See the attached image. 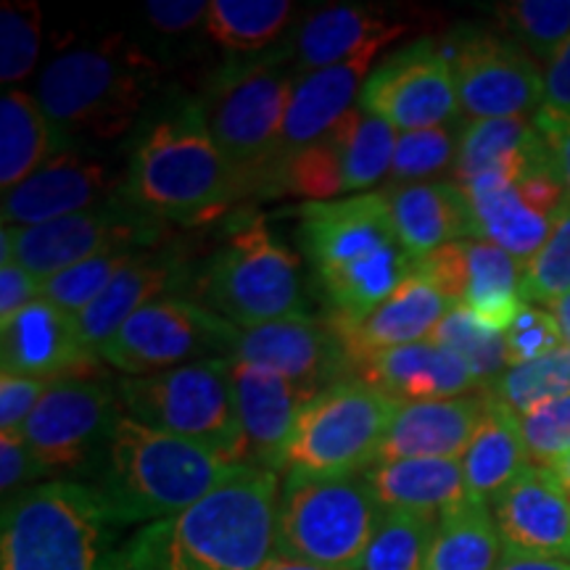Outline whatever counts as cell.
<instances>
[{"mask_svg": "<svg viewBox=\"0 0 570 570\" xmlns=\"http://www.w3.org/2000/svg\"><path fill=\"white\" fill-rule=\"evenodd\" d=\"M246 185L219 151L202 98L173 92L151 104L135 132L119 196L159 223L219 217Z\"/></svg>", "mask_w": 570, "mask_h": 570, "instance_id": "6da1fadb", "label": "cell"}, {"mask_svg": "<svg viewBox=\"0 0 570 570\" xmlns=\"http://www.w3.org/2000/svg\"><path fill=\"white\" fill-rule=\"evenodd\" d=\"M281 483L273 470L235 465L204 499L142 525L125 547L127 570H259L273 554Z\"/></svg>", "mask_w": 570, "mask_h": 570, "instance_id": "7a4b0ae2", "label": "cell"}, {"mask_svg": "<svg viewBox=\"0 0 570 570\" xmlns=\"http://www.w3.org/2000/svg\"><path fill=\"white\" fill-rule=\"evenodd\" d=\"M298 238L333 306V323L365 320L417 267L399 238L383 190L302 204Z\"/></svg>", "mask_w": 570, "mask_h": 570, "instance_id": "3957f363", "label": "cell"}, {"mask_svg": "<svg viewBox=\"0 0 570 570\" xmlns=\"http://www.w3.org/2000/svg\"><path fill=\"white\" fill-rule=\"evenodd\" d=\"M233 468L235 462L214 449L154 431L122 412L92 489L117 525H151L180 515L217 489Z\"/></svg>", "mask_w": 570, "mask_h": 570, "instance_id": "277c9868", "label": "cell"}, {"mask_svg": "<svg viewBox=\"0 0 570 570\" xmlns=\"http://www.w3.org/2000/svg\"><path fill=\"white\" fill-rule=\"evenodd\" d=\"M159 67L122 38L75 48L40 71L35 96L61 148L119 138L151 109Z\"/></svg>", "mask_w": 570, "mask_h": 570, "instance_id": "5b68a950", "label": "cell"}, {"mask_svg": "<svg viewBox=\"0 0 570 570\" xmlns=\"http://www.w3.org/2000/svg\"><path fill=\"white\" fill-rule=\"evenodd\" d=\"M119 529L92 483L42 481L3 502L0 570H127Z\"/></svg>", "mask_w": 570, "mask_h": 570, "instance_id": "8992f818", "label": "cell"}, {"mask_svg": "<svg viewBox=\"0 0 570 570\" xmlns=\"http://www.w3.org/2000/svg\"><path fill=\"white\" fill-rule=\"evenodd\" d=\"M296 80L291 46L238 56L209 77L202 96L206 122L246 190L252 185L265 188L273 173Z\"/></svg>", "mask_w": 570, "mask_h": 570, "instance_id": "52a82bcc", "label": "cell"}, {"mask_svg": "<svg viewBox=\"0 0 570 570\" xmlns=\"http://www.w3.org/2000/svg\"><path fill=\"white\" fill-rule=\"evenodd\" d=\"M383 510L360 475L285 473L275 512L273 552L331 570H356Z\"/></svg>", "mask_w": 570, "mask_h": 570, "instance_id": "ba28073f", "label": "cell"}, {"mask_svg": "<svg viewBox=\"0 0 570 570\" xmlns=\"http://www.w3.org/2000/svg\"><path fill=\"white\" fill-rule=\"evenodd\" d=\"M194 294L240 331L306 315L298 259L256 214L227 230L223 246L202 267Z\"/></svg>", "mask_w": 570, "mask_h": 570, "instance_id": "9c48e42d", "label": "cell"}, {"mask_svg": "<svg viewBox=\"0 0 570 570\" xmlns=\"http://www.w3.org/2000/svg\"><path fill=\"white\" fill-rule=\"evenodd\" d=\"M125 415L154 431L209 446L244 465L230 360H206L119 383Z\"/></svg>", "mask_w": 570, "mask_h": 570, "instance_id": "30bf717a", "label": "cell"}, {"mask_svg": "<svg viewBox=\"0 0 570 570\" xmlns=\"http://www.w3.org/2000/svg\"><path fill=\"white\" fill-rule=\"evenodd\" d=\"M399 404L360 377L306 402L285 454V473L360 475L375 465Z\"/></svg>", "mask_w": 570, "mask_h": 570, "instance_id": "8fae6325", "label": "cell"}, {"mask_svg": "<svg viewBox=\"0 0 570 570\" xmlns=\"http://www.w3.org/2000/svg\"><path fill=\"white\" fill-rule=\"evenodd\" d=\"M167 225L114 196L92 209L69 214L38 227H3L0 262H17L46 283L63 269L117 252H146L159 246Z\"/></svg>", "mask_w": 570, "mask_h": 570, "instance_id": "7c38bea8", "label": "cell"}, {"mask_svg": "<svg viewBox=\"0 0 570 570\" xmlns=\"http://www.w3.org/2000/svg\"><path fill=\"white\" fill-rule=\"evenodd\" d=\"M439 42L468 122L533 117L541 109L544 69L504 32L460 24Z\"/></svg>", "mask_w": 570, "mask_h": 570, "instance_id": "4fadbf2b", "label": "cell"}, {"mask_svg": "<svg viewBox=\"0 0 570 570\" xmlns=\"http://www.w3.org/2000/svg\"><path fill=\"white\" fill-rule=\"evenodd\" d=\"M238 336L240 327L206 306L167 296L135 312L104 346L101 360L127 377L154 375L194 362L233 360Z\"/></svg>", "mask_w": 570, "mask_h": 570, "instance_id": "5bb4252c", "label": "cell"}, {"mask_svg": "<svg viewBox=\"0 0 570 570\" xmlns=\"http://www.w3.org/2000/svg\"><path fill=\"white\" fill-rule=\"evenodd\" d=\"M122 412L114 383L90 375L63 377L48 386L21 436L42 475L82 473L98 468Z\"/></svg>", "mask_w": 570, "mask_h": 570, "instance_id": "9a60e30c", "label": "cell"}, {"mask_svg": "<svg viewBox=\"0 0 570 570\" xmlns=\"http://www.w3.org/2000/svg\"><path fill=\"white\" fill-rule=\"evenodd\" d=\"M360 106L396 132L454 122L460 101L441 42L433 38L412 40L377 61L362 85Z\"/></svg>", "mask_w": 570, "mask_h": 570, "instance_id": "2e32d148", "label": "cell"}, {"mask_svg": "<svg viewBox=\"0 0 570 570\" xmlns=\"http://www.w3.org/2000/svg\"><path fill=\"white\" fill-rule=\"evenodd\" d=\"M462 194L473 214L475 238L504 248L523 267L544 246L554 219L570 204L554 159L518 183L475 185Z\"/></svg>", "mask_w": 570, "mask_h": 570, "instance_id": "e0dca14e", "label": "cell"}, {"mask_svg": "<svg viewBox=\"0 0 570 570\" xmlns=\"http://www.w3.org/2000/svg\"><path fill=\"white\" fill-rule=\"evenodd\" d=\"M233 360L265 367L312 396L352 377V362L336 327L320 323L312 315L285 317L240 331Z\"/></svg>", "mask_w": 570, "mask_h": 570, "instance_id": "ac0fdd59", "label": "cell"}, {"mask_svg": "<svg viewBox=\"0 0 570 570\" xmlns=\"http://www.w3.org/2000/svg\"><path fill=\"white\" fill-rule=\"evenodd\" d=\"M415 9L377 3H338L306 17L291 40L296 75L336 67V63L377 56L391 42L415 30Z\"/></svg>", "mask_w": 570, "mask_h": 570, "instance_id": "d6986e66", "label": "cell"}, {"mask_svg": "<svg viewBox=\"0 0 570 570\" xmlns=\"http://www.w3.org/2000/svg\"><path fill=\"white\" fill-rule=\"evenodd\" d=\"M504 554L570 560V494L544 465H531L489 504Z\"/></svg>", "mask_w": 570, "mask_h": 570, "instance_id": "ffe728a7", "label": "cell"}, {"mask_svg": "<svg viewBox=\"0 0 570 570\" xmlns=\"http://www.w3.org/2000/svg\"><path fill=\"white\" fill-rule=\"evenodd\" d=\"M122 183L82 148H61L3 194V227H38L119 196Z\"/></svg>", "mask_w": 570, "mask_h": 570, "instance_id": "44dd1931", "label": "cell"}, {"mask_svg": "<svg viewBox=\"0 0 570 570\" xmlns=\"http://www.w3.org/2000/svg\"><path fill=\"white\" fill-rule=\"evenodd\" d=\"M0 360L3 373L46 383L88 375L101 362L85 346L77 317L48 298H35L9 325L0 327Z\"/></svg>", "mask_w": 570, "mask_h": 570, "instance_id": "7402d4cb", "label": "cell"}, {"mask_svg": "<svg viewBox=\"0 0 570 570\" xmlns=\"http://www.w3.org/2000/svg\"><path fill=\"white\" fill-rule=\"evenodd\" d=\"M238 404L244 465L285 473V454L298 415L312 394L265 367L230 360Z\"/></svg>", "mask_w": 570, "mask_h": 570, "instance_id": "603a6c76", "label": "cell"}, {"mask_svg": "<svg viewBox=\"0 0 570 570\" xmlns=\"http://www.w3.org/2000/svg\"><path fill=\"white\" fill-rule=\"evenodd\" d=\"M188 273V256L180 246L146 248L135 254L130 265L106 285L104 294L75 315L88 352L101 360L104 346L117 336L119 327L142 306L167 298L169 291L185 283Z\"/></svg>", "mask_w": 570, "mask_h": 570, "instance_id": "cb8c5ba5", "label": "cell"}, {"mask_svg": "<svg viewBox=\"0 0 570 570\" xmlns=\"http://www.w3.org/2000/svg\"><path fill=\"white\" fill-rule=\"evenodd\" d=\"M352 377H360L396 404L433 402L481 391L465 362L431 338L354 360Z\"/></svg>", "mask_w": 570, "mask_h": 570, "instance_id": "d4e9b609", "label": "cell"}, {"mask_svg": "<svg viewBox=\"0 0 570 570\" xmlns=\"http://www.w3.org/2000/svg\"><path fill=\"white\" fill-rule=\"evenodd\" d=\"M487 394L399 404L375 462L462 460L483 415Z\"/></svg>", "mask_w": 570, "mask_h": 570, "instance_id": "484cf974", "label": "cell"}, {"mask_svg": "<svg viewBox=\"0 0 570 570\" xmlns=\"http://www.w3.org/2000/svg\"><path fill=\"white\" fill-rule=\"evenodd\" d=\"M552 161L531 117L479 119L462 127L454 185L460 190L475 185L518 183L533 169Z\"/></svg>", "mask_w": 570, "mask_h": 570, "instance_id": "4316f807", "label": "cell"}, {"mask_svg": "<svg viewBox=\"0 0 570 570\" xmlns=\"http://www.w3.org/2000/svg\"><path fill=\"white\" fill-rule=\"evenodd\" d=\"M452 309L454 304L415 267V273L365 320H356V323L331 320V325L344 341L348 362H354L367 354L386 352V348L428 341Z\"/></svg>", "mask_w": 570, "mask_h": 570, "instance_id": "83f0119b", "label": "cell"}, {"mask_svg": "<svg viewBox=\"0 0 570 570\" xmlns=\"http://www.w3.org/2000/svg\"><path fill=\"white\" fill-rule=\"evenodd\" d=\"M375 59L377 56L367 53L360 56V59L298 77L275 164H281L285 156L312 146V142L323 140L360 104L362 85H365L370 71H373Z\"/></svg>", "mask_w": 570, "mask_h": 570, "instance_id": "f1b7e54d", "label": "cell"}, {"mask_svg": "<svg viewBox=\"0 0 570 570\" xmlns=\"http://www.w3.org/2000/svg\"><path fill=\"white\" fill-rule=\"evenodd\" d=\"M383 196L391 206L399 238L415 259H423L441 246L475 238L470 204L454 183L394 185L383 188Z\"/></svg>", "mask_w": 570, "mask_h": 570, "instance_id": "f546056e", "label": "cell"}, {"mask_svg": "<svg viewBox=\"0 0 570 570\" xmlns=\"http://www.w3.org/2000/svg\"><path fill=\"white\" fill-rule=\"evenodd\" d=\"M365 479L383 512L441 520L468 502L460 460L375 462Z\"/></svg>", "mask_w": 570, "mask_h": 570, "instance_id": "4dcf8cb0", "label": "cell"}, {"mask_svg": "<svg viewBox=\"0 0 570 570\" xmlns=\"http://www.w3.org/2000/svg\"><path fill=\"white\" fill-rule=\"evenodd\" d=\"M460 462L462 473H465L468 502L489 508L491 499L508 489L531 465L529 446H525L523 428H520L515 412L487 394L483 415Z\"/></svg>", "mask_w": 570, "mask_h": 570, "instance_id": "1f68e13d", "label": "cell"}, {"mask_svg": "<svg viewBox=\"0 0 570 570\" xmlns=\"http://www.w3.org/2000/svg\"><path fill=\"white\" fill-rule=\"evenodd\" d=\"M465 262L462 306L491 331L504 333L525 306L523 265L483 238H465Z\"/></svg>", "mask_w": 570, "mask_h": 570, "instance_id": "d6a6232c", "label": "cell"}, {"mask_svg": "<svg viewBox=\"0 0 570 570\" xmlns=\"http://www.w3.org/2000/svg\"><path fill=\"white\" fill-rule=\"evenodd\" d=\"M61 151L51 122L35 92L11 88L0 98V185L17 188Z\"/></svg>", "mask_w": 570, "mask_h": 570, "instance_id": "836d02e7", "label": "cell"}, {"mask_svg": "<svg viewBox=\"0 0 570 570\" xmlns=\"http://www.w3.org/2000/svg\"><path fill=\"white\" fill-rule=\"evenodd\" d=\"M504 558L487 504L465 502L439 520L425 570H497Z\"/></svg>", "mask_w": 570, "mask_h": 570, "instance_id": "e575fe53", "label": "cell"}, {"mask_svg": "<svg viewBox=\"0 0 570 570\" xmlns=\"http://www.w3.org/2000/svg\"><path fill=\"white\" fill-rule=\"evenodd\" d=\"M327 135L341 148L346 194L367 190L389 177L399 142V132L389 122L373 117L356 104Z\"/></svg>", "mask_w": 570, "mask_h": 570, "instance_id": "d590c367", "label": "cell"}, {"mask_svg": "<svg viewBox=\"0 0 570 570\" xmlns=\"http://www.w3.org/2000/svg\"><path fill=\"white\" fill-rule=\"evenodd\" d=\"M294 17L288 0H212L206 35L235 56L265 53Z\"/></svg>", "mask_w": 570, "mask_h": 570, "instance_id": "8d00e7d4", "label": "cell"}, {"mask_svg": "<svg viewBox=\"0 0 570 570\" xmlns=\"http://www.w3.org/2000/svg\"><path fill=\"white\" fill-rule=\"evenodd\" d=\"M265 185L273 188V194L304 198L306 204L336 202L341 194H346L338 142L325 135L323 140L285 156L281 164H275Z\"/></svg>", "mask_w": 570, "mask_h": 570, "instance_id": "74e56055", "label": "cell"}, {"mask_svg": "<svg viewBox=\"0 0 570 570\" xmlns=\"http://www.w3.org/2000/svg\"><path fill=\"white\" fill-rule=\"evenodd\" d=\"M499 32H504L541 69L570 40V0H512L497 6Z\"/></svg>", "mask_w": 570, "mask_h": 570, "instance_id": "f35d334b", "label": "cell"}, {"mask_svg": "<svg viewBox=\"0 0 570 570\" xmlns=\"http://www.w3.org/2000/svg\"><path fill=\"white\" fill-rule=\"evenodd\" d=\"M504 407H510L518 417L544 407L570 394V346L562 344L554 352L539 356V360L510 365L494 383L487 389Z\"/></svg>", "mask_w": 570, "mask_h": 570, "instance_id": "ab89813d", "label": "cell"}, {"mask_svg": "<svg viewBox=\"0 0 570 570\" xmlns=\"http://www.w3.org/2000/svg\"><path fill=\"white\" fill-rule=\"evenodd\" d=\"M431 341L458 354L479 381L481 391H487L510 367L504 333L491 331V327L479 323L465 306H454L433 331Z\"/></svg>", "mask_w": 570, "mask_h": 570, "instance_id": "60d3db41", "label": "cell"}, {"mask_svg": "<svg viewBox=\"0 0 570 570\" xmlns=\"http://www.w3.org/2000/svg\"><path fill=\"white\" fill-rule=\"evenodd\" d=\"M436 529L439 520L433 518L383 512L381 525L356 570H425Z\"/></svg>", "mask_w": 570, "mask_h": 570, "instance_id": "b9f144b4", "label": "cell"}, {"mask_svg": "<svg viewBox=\"0 0 570 570\" xmlns=\"http://www.w3.org/2000/svg\"><path fill=\"white\" fill-rule=\"evenodd\" d=\"M460 138L462 130H458L454 122L415 132H399L396 154L394 164H391L386 188L412 183H433V177L454 173Z\"/></svg>", "mask_w": 570, "mask_h": 570, "instance_id": "7bdbcfd3", "label": "cell"}, {"mask_svg": "<svg viewBox=\"0 0 570 570\" xmlns=\"http://www.w3.org/2000/svg\"><path fill=\"white\" fill-rule=\"evenodd\" d=\"M140 252H117L104 254L96 259L80 262V265L63 269V273L48 277L40 288V298L61 306L69 315H80L82 309L96 302L104 294L106 285L117 277L122 269L130 265L132 256Z\"/></svg>", "mask_w": 570, "mask_h": 570, "instance_id": "ee69618b", "label": "cell"}, {"mask_svg": "<svg viewBox=\"0 0 570 570\" xmlns=\"http://www.w3.org/2000/svg\"><path fill=\"white\" fill-rule=\"evenodd\" d=\"M42 13L32 0H6L0 6V80L21 82L40 53Z\"/></svg>", "mask_w": 570, "mask_h": 570, "instance_id": "f6af8a7d", "label": "cell"}, {"mask_svg": "<svg viewBox=\"0 0 570 570\" xmlns=\"http://www.w3.org/2000/svg\"><path fill=\"white\" fill-rule=\"evenodd\" d=\"M525 302L550 306L570 294V204L554 219L544 246L523 267Z\"/></svg>", "mask_w": 570, "mask_h": 570, "instance_id": "bcb514c9", "label": "cell"}, {"mask_svg": "<svg viewBox=\"0 0 570 570\" xmlns=\"http://www.w3.org/2000/svg\"><path fill=\"white\" fill-rule=\"evenodd\" d=\"M533 465L550 468L570 452V394L520 417Z\"/></svg>", "mask_w": 570, "mask_h": 570, "instance_id": "7dc6e473", "label": "cell"}, {"mask_svg": "<svg viewBox=\"0 0 570 570\" xmlns=\"http://www.w3.org/2000/svg\"><path fill=\"white\" fill-rule=\"evenodd\" d=\"M508 341L510 365H523V362L539 360V356L554 352L566 344L558 320L547 306L525 302L512 325L504 331Z\"/></svg>", "mask_w": 570, "mask_h": 570, "instance_id": "c3c4849f", "label": "cell"}, {"mask_svg": "<svg viewBox=\"0 0 570 570\" xmlns=\"http://www.w3.org/2000/svg\"><path fill=\"white\" fill-rule=\"evenodd\" d=\"M51 383L17 373H0V433L21 436Z\"/></svg>", "mask_w": 570, "mask_h": 570, "instance_id": "681fc988", "label": "cell"}, {"mask_svg": "<svg viewBox=\"0 0 570 570\" xmlns=\"http://www.w3.org/2000/svg\"><path fill=\"white\" fill-rule=\"evenodd\" d=\"M38 479H42V470L24 436L0 433V491H3V502L19 497L21 491L38 487L35 483Z\"/></svg>", "mask_w": 570, "mask_h": 570, "instance_id": "f907efd6", "label": "cell"}, {"mask_svg": "<svg viewBox=\"0 0 570 570\" xmlns=\"http://www.w3.org/2000/svg\"><path fill=\"white\" fill-rule=\"evenodd\" d=\"M209 3L206 0H151L146 3V19L161 35H185L206 24Z\"/></svg>", "mask_w": 570, "mask_h": 570, "instance_id": "816d5d0a", "label": "cell"}, {"mask_svg": "<svg viewBox=\"0 0 570 570\" xmlns=\"http://www.w3.org/2000/svg\"><path fill=\"white\" fill-rule=\"evenodd\" d=\"M533 127L541 135V140L550 148L554 167H558L560 180L566 185V194L570 202V114L541 106V109L531 117Z\"/></svg>", "mask_w": 570, "mask_h": 570, "instance_id": "f5cc1de1", "label": "cell"}, {"mask_svg": "<svg viewBox=\"0 0 570 570\" xmlns=\"http://www.w3.org/2000/svg\"><path fill=\"white\" fill-rule=\"evenodd\" d=\"M40 288L38 277L17 262H0V327L9 325L27 304L40 298Z\"/></svg>", "mask_w": 570, "mask_h": 570, "instance_id": "db71d44e", "label": "cell"}, {"mask_svg": "<svg viewBox=\"0 0 570 570\" xmlns=\"http://www.w3.org/2000/svg\"><path fill=\"white\" fill-rule=\"evenodd\" d=\"M541 106L570 114V40L544 69V104Z\"/></svg>", "mask_w": 570, "mask_h": 570, "instance_id": "11a10c76", "label": "cell"}, {"mask_svg": "<svg viewBox=\"0 0 570 570\" xmlns=\"http://www.w3.org/2000/svg\"><path fill=\"white\" fill-rule=\"evenodd\" d=\"M497 570H570V560L523 558V554H504Z\"/></svg>", "mask_w": 570, "mask_h": 570, "instance_id": "9f6ffc18", "label": "cell"}, {"mask_svg": "<svg viewBox=\"0 0 570 570\" xmlns=\"http://www.w3.org/2000/svg\"><path fill=\"white\" fill-rule=\"evenodd\" d=\"M259 570H331V568H320V566H312V562H304V560L288 558V554L273 552Z\"/></svg>", "mask_w": 570, "mask_h": 570, "instance_id": "6f0895ef", "label": "cell"}, {"mask_svg": "<svg viewBox=\"0 0 570 570\" xmlns=\"http://www.w3.org/2000/svg\"><path fill=\"white\" fill-rule=\"evenodd\" d=\"M547 309H550L552 315H554V320H558V325H560V331H562V338H566V344L570 346V294L560 296L558 302H552L550 306H547Z\"/></svg>", "mask_w": 570, "mask_h": 570, "instance_id": "680465c9", "label": "cell"}, {"mask_svg": "<svg viewBox=\"0 0 570 570\" xmlns=\"http://www.w3.org/2000/svg\"><path fill=\"white\" fill-rule=\"evenodd\" d=\"M550 470L554 473V479L562 483V489H566L568 494H570V452L562 454L560 460H554L552 465H550Z\"/></svg>", "mask_w": 570, "mask_h": 570, "instance_id": "91938a15", "label": "cell"}]
</instances>
